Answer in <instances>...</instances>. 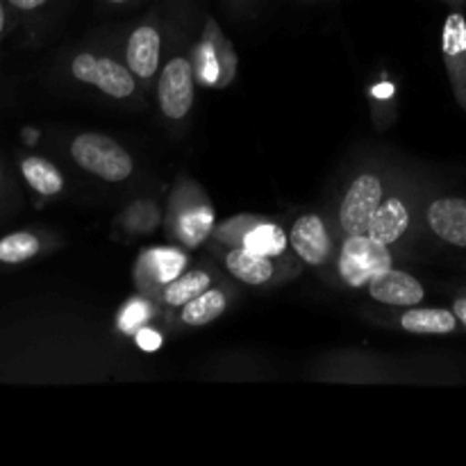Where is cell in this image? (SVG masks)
Returning a JSON list of instances; mask_svg holds the SVG:
<instances>
[{
    "mask_svg": "<svg viewBox=\"0 0 466 466\" xmlns=\"http://www.w3.org/2000/svg\"><path fill=\"white\" fill-rule=\"evenodd\" d=\"M410 226V212L399 198H387L378 205V209L373 212L371 221H369L367 235L373 237L376 241L382 244H394L400 237L405 235Z\"/></svg>",
    "mask_w": 466,
    "mask_h": 466,
    "instance_id": "obj_10",
    "label": "cell"
},
{
    "mask_svg": "<svg viewBox=\"0 0 466 466\" xmlns=\"http://www.w3.org/2000/svg\"><path fill=\"white\" fill-rule=\"evenodd\" d=\"M241 246L253 253L264 255V258H278L282 255V250L287 248V235L282 232L280 226H273V223H259V226L250 228L244 235Z\"/></svg>",
    "mask_w": 466,
    "mask_h": 466,
    "instance_id": "obj_17",
    "label": "cell"
},
{
    "mask_svg": "<svg viewBox=\"0 0 466 466\" xmlns=\"http://www.w3.org/2000/svg\"><path fill=\"white\" fill-rule=\"evenodd\" d=\"M226 309V296L218 289H208L187 305H182L180 319L187 326H208Z\"/></svg>",
    "mask_w": 466,
    "mask_h": 466,
    "instance_id": "obj_16",
    "label": "cell"
},
{
    "mask_svg": "<svg viewBox=\"0 0 466 466\" xmlns=\"http://www.w3.org/2000/svg\"><path fill=\"white\" fill-rule=\"evenodd\" d=\"M291 248L296 250L303 262L312 264V267H319L328 259L332 250L330 235L326 230V223H323L321 217L317 214H305L291 228Z\"/></svg>",
    "mask_w": 466,
    "mask_h": 466,
    "instance_id": "obj_8",
    "label": "cell"
},
{
    "mask_svg": "<svg viewBox=\"0 0 466 466\" xmlns=\"http://www.w3.org/2000/svg\"><path fill=\"white\" fill-rule=\"evenodd\" d=\"M226 267L237 280L246 282V285H264L273 276L271 258L253 253V250L244 248V246L228 253Z\"/></svg>",
    "mask_w": 466,
    "mask_h": 466,
    "instance_id": "obj_12",
    "label": "cell"
},
{
    "mask_svg": "<svg viewBox=\"0 0 466 466\" xmlns=\"http://www.w3.org/2000/svg\"><path fill=\"white\" fill-rule=\"evenodd\" d=\"M369 294L373 300L385 305H400V308H414L423 300L426 291L423 285L405 271L385 268L369 282Z\"/></svg>",
    "mask_w": 466,
    "mask_h": 466,
    "instance_id": "obj_7",
    "label": "cell"
},
{
    "mask_svg": "<svg viewBox=\"0 0 466 466\" xmlns=\"http://www.w3.org/2000/svg\"><path fill=\"white\" fill-rule=\"evenodd\" d=\"M46 3H48V0H7V5L14 12H36V9L44 7Z\"/></svg>",
    "mask_w": 466,
    "mask_h": 466,
    "instance_id": "obj_23",
    "label": "cell"
},
{
    "mask_svg": "<svg viewBox=\"0 0 466 466\" xmlns=\"http://www.w3.org/2000/svg\"><path fill=\"white\" fill-rule=\"evenodd\" d=\"M382 203V185L371 173H362L346 191L339 208V221L346 235H367L369 221Z\"/></svg>",
    "mask_w": 466,
    "mask_h": 466,
    "instance_id": "obj_3",
    "label": "cell"
},
{
    "mask_svg": "<svg viewBox=\"0 0 466 466\" xmlns=\"http://www.w3.org/2000/svg\"><path fill=\"white\" fill-rule=\"evenodd\" d=\"M21 176L32 191L39 196H57L64 189V176L53 162L36 155H27L21 159Z\"/></svg>",
    "mask_w": 466,
    "mask_h": 466,
    "instance_id": "obj_13",
    "label": "cell"
},
{
    "mask_svg": "<svg viewBox=\"0 0 466 466\" xmlns=\"http://www.w3.org/2000/svg\"><path fill=\"white\" fill-rule=\"evenodd\" d=\"M71 157L82 171L107 182H123L132 173V157L109 137L98 132L77 135L71 144Z\"/></svg>",
    "mask_w": 466,
    "mask_h": 466,
    "instance_id": "obj_1",
    "label": "cell"
},
{
    "mask_svg": "<svg viewBox=\"0 0 466 466\" xmlns=\"http://www.w3.org/2000/svg\"><path fill=\"white\" fill-rule=\"evenodd\" d=\"M7 32V0H0V39Z\"/></svg>",
    "mask_w": 466,
    "mask_h": 466,
    "instance_id": "obj_25",
    "label": "cell"
},
{
    "mask_svg": "<svg viewBox=\"0 0 466 466\" xmlns=\"http://www.w3.org/2000/svg\"><path fill=\"white\" fill-rule=\"evenodd\" d=\"M453 312H455V317H458V321L466 328V299L455 300V303H453Z\"/></svg>",
    "mask_w": 466,
    "mask_h": 466,
    "instance_id": "obj_24",
    "label": "cell"
},
{
    "mask_svg": "<svg viewBox=\"0 0 466 466\" xmlns=\"http://www.w3.org/2000/svg\"><path fill=\"white\" fill-rule=\"evenodd\" d=\"M458 317L449 309L417 308L414 305L410 312L400 317V326L414 335H451L458 328Z\"/></svg>",
    "mask_w": 466,
    "mask_h": 466,
    "instance_id": "obj_11",
    "label": "cell"
},
{
    "mask_svg": "<svg viewBox=\"0 0 466 466\" xmlns=\"http://www.w3.org/2000/svg\"><path fill=\"white\" fill-rule=\"evenodd\" d=\"M391 267L387 244L369 235H349L339 253V276L353 289L369 287L380 271Z\"/></svg>",
    "mask_w": 466,
    "mask_h": 466,
    "instance_id": "obj_2",
    "label": "cell"
},
{
    "mask_svg": "<svg viewBox=\"0 0 466 466\" xmlns=\"http://www.w3.org/2000/svg\"><path fill=\"white\" fill-rule=\"evenodd\" d=\"M137 344L141 346L144 350H157L159 346H162V337L157 335V332L153 330H139L137 332Z\"/></svg>",
    "mask_w": 466,
    "mask_h": 466,
    "instance_id": "obj_22",
    "label": "cell"
},
{
    "mask_svg": "<svg viewBox=\"0 0 466 466\" xmlns=\"http://www.w3.org/2000/svg\"><path fill=\"white\" fill-rule=\"evenodd\" d=\"M148 314H150L148 305L141 303V300H132V303L127 305L126 309H123L121 328L126 332H139L141 323H144L146 319H148Z\"/></svg>",
    "mask_w": 466,
    "mask_h": 466,
    "instance_id": "obj_21",
    "label": "cell"
},
{
    "mask_svg": "<svg viewBox=\"0 0 466 466\" xmlns=\"http://www.w3.org/2000/svg\"><path fill=\"white\" fill-rule=\"evenodd\" d=\"M141 271L155 282V285H168L182 276L187 267V255L177 248H153L141 255Z\"/></svg>",
    "mask_w": 466,
    "mask_h": 466,
    "instance_id": "obj_14",
    "label": "cell"
},
{
    "mask_svg": "<svg viewBox=\"0 0 466 466\" xmlns=\"http://www.w3.org/2000/svg\"><path fill=\"white\" fill-rule=\"evenodd\" d=\"M159 48H162V39L159 32L150 25L137 27L127 39L126 59L127 68L135 73L137 77H150L155 76L159 66Z\"/></svg>",
    "mask_w": 466,
    "mask_h": 466,
    "instance_id": "obj_9",
    "label": "cell"
},
{
    "mask_svg": "<svg viewBox=\"0 0 466 466\" xmlns=\"http://www.w3.org/2000/svg\"><path fill=\"white\" fill-rule=\"evenodd\" d=\"M428 226L446 244L466 248V198L444 196L432 200L426 212Z\"/></svg>",
    "mask_w": 466,
    "mask_h": 466,
    "instance_id": "obj_6",
    "label": "cell"
},
{
    "mask_svg": "<svg viewBox=\"0 0 466 466\" xmlns=\"http://www.w3.org/2000/svg\"><path fill=\"white\" fill-rule=\"evenodd\" d=\"M0 187H3V168H0Z\"/></svg>",
    "mask_w": 466,
    "mask_h": 466,
    "instance_id": "obj_26",
    "label": "cell"
},
{
    "mask_svg": "<svg viewBox=\"0 0 466 466\" xmlns=\"http://www.w3.org/2000/svg\"><path fill=\"white\" fill-rule=\"evenodd\" d=\"M109 3H126V0H109Z\"/></svg>",
    "mask_w": 466,
    "mask_h": 466,
    "instance_id": "obj_27",
    "label": "cell"
},
{
    "mask_svg": "<svg viewBox=\"0 0 466 466\" xmlns=\"http://www.w3.org/2000/svg\"><path fill=\"white\" fill-rule=\"evenodd\" d=\"M159 107L173 121H180L194 105V71L187 59L176 57L164 66L159 77Z\"/></svg>",
    "mask_w": 466,
    "mask_h": 466,
    "instance_id": "obj_5",
    "label": "cell"
},
{
    "mask_svg": "<svg viewBox=\"0 0 466 466\" xmlns=\"http://www.w3.org/2000/svg\"><path fill=\"white\" fill-rule=\"evenodd\" d=\"M41 253V237L32 230H16L0 237V267H18Z\"/></svg>",
    "mask_w": 466,
    "mask_h": 466,
    "instance_id": "obj_15",
    "label": "cell"
},
{
    "mask_svg": "<svg viewBox=\"0 0 466 466\" xmlns=\"http://www.w3.org/2000/svg\"><path fill=\"white\" fill-rule=\"evenodd\" d=\"M209 289V276L205 271H189L185 276L176 278L173 282H168L167 289H164V300L173 308H180L187 305L189 300H194L196 296H200L203 291Z\"/></svg>",
    "mask_w": 466,
    "mask_h": 466,
    "instance_id": "obj_19",
    "label": "cell"
},
{
    "mask_svg": "<svg viewBox=\"0 0 466 466\" xmlns=\"http://www.w3.org/2000/svg\"><path fill=\"white\" fill-rule=\"evenodd\" d=\"M214 226V212L203 205V208H191L177 218V237L187 248H196L205 237L212 232Z\"/></svg>",
    "mask_w": 466,
    "mask_h": 466,
    "instance_id": "obj_18",
    "label": "cell"
},
{
    "mask_svg": "<svg viewBox=\"0 0 466 466\" xmlns=\"http://www.w3.org/2000/svg\"><path fill=\"white\" fill-rule=\"evenodd\" d=\"M73 77L85 85L98 86L112 98H127L135 91V73L114 59H98L89 53L77 55L71 62Z\"/></svg>",
    "mask_w": 466,
    "mask_h": 466,
    "instance_id": "obj_4",
    "label": "cell"
},
{
    "mask_svg": "<svg viewBox=\"0 0 466 466\" xmlns=\"http://www.w3.org/2000/svg\"><path fill=\"white\" fill-rule=\"evenodd\" d=\"M441 48L446 55H455L466 50V18L464 14L453 12L449 14L444 23V35H441Z\"/></svg>",
    "mask_w": 466,
    "mask_h": 466,
    "instance_id": "obj_20",
    "label": "cell"
}]
</instances>
